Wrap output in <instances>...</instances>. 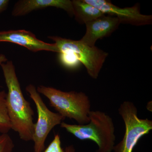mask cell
<instances>
[{"label": "cell", "mask_w": 152, "mask_h": 152, "mask_svg": "<svg viewBox=\"0 0 152 152\" xmlns=\"http://www.w3.org/2000/svg\"><path fill=\"white\" fill-rule=\"evenodd\" d=\"M26 91L35 104L38 119L34 124L32 141L34 152H43L45 143L49 133L57 125L61 124L65 118L58 113L50 110L44 103L34 85H28Z\"/></svg>", "instance_id": "obj_6"}, {"label": "cell", "mask_w": 152, "mask_h": 152, "mask_svg": "<svg viewBox=\"0 0 152 152\" xmlns=\"http://www.w3.org/2000/svg\"><path fill=\"white\" fill-rule=\"evenodd\" d=\"M55 42L60 53L67 54L75 57L86 69L89 75L97 79L108 53L97 47H90L80 40H74L57 36H49Z\"/></svg>", "instance_id": "obj_4"}, {"label": "cell", "mask_w": 152, "mask_h": 152, "mask_svg": "<svg viewBox=\"0 0 152 152\" xmlns=\"http://www.w3.org/2000/svg\"><path fill=\"white\" fill-rule=\"evenodd\" d=\"M90 122L86 125L61 124V127L80 140H90L98 145L96 152H112L115 146V136L113 120L104 112L91 111Z\"/></svg>", "instance_id": "obj_2"}, {"label": "cell", "mask_w": 152, "mask_h": 152, "mask_svg": "<svg viewBox=\"0 0 152 152\" xmlns=\"http://www.w3.org/2000/svg\"><path fill=\"white\" fill-rule=\"evenodd\" d=\"M118 112L124 122L125 134L121 141L114 147L113 151L115 152H132L139 140L152 129V121L140 118L136 106L129 101L121 104Z\"/></svg>", "instance_id": "obj_5"}, {"label": "cell", "mask_w": 152, "mask_h": 152, "mask_svg": "<svg viewBox=\"0 0 152 152\" xmlns=\"http://www.w3.org/2000/svg\"><path fill=\"white\" fill-rule=\"evenodd\" d=\"M64 151L65 152H76L75 149L73 145H70L66 147Z\"/></svg>", "instance_id": "obj_17"}, {"label": "cell", "mask_w": 152, "mask_h": 152, "mask_svg": "<svg viewBox=\"0 0 152 152\" xmlns=\"http://www.w3.org/2000/svg\"><path fill=\"white\" fill-rule=\"evenodd\" d=\"M75 20L80 24H85L105 15L85 0L72 1Z\"/></svg>", "instance_id": "obj_11"}, {"label": "cell", "mask_w": 152, "mask_h": 152, "mask_svg": "<svg viewBox=\"0 0 152 152\" xmlns=\"http://www.w3.org/2000/svg\"><path fill=\"white\" fill-rule=\"evenodd\" d=\"M120 24L116 17L104 15L86 24V34L80 40L89 46L94 47L98 39L110 36Z\"/></svg>", "instance_id": "obj_9"}, {"label": "cell", "mask_w": 152, "mask_h": 152, "mask_svg": "<svg viewBox=\"0 0 152 152\" xmlns=\"http://www.w3.org/2000/svg\"><path fill=\"white\" fill-rule=\"evenodd\" d=\"M7 93L0 91V134H8L12 129V125L9 118L7 104Z\"/></svg>", "instance_id": "obj_12"}, {"label": "cell", "mask_w": 152, "mask_h": 152, "mask_svg": "<svg viewBox=\"0 0 152 152\" xmlns=\"http://www.w3.org/2000/svg\"><path fill=\"white\" fill-rule=\"evenodd\" d=\"M9 1L8 0H0V14L7 9Z\"/></svg>", "instance_id": "obj_16"}, {"label": "cell", "mask_w": 152, "mask_h": 152, "mask_svg": "<svg viewBox=\"0 0 152 152\" xmlns=\"http://www.w3.org/2000/svg\"><path fill=\"white\" fill-rule=\"evenodd\" d=\"M88 4L94 6L105 15L116 17L121 23L128 24L134 26H143L151 24L152 16L142 14L140 5L137 3L129 7H119L106 0H85Z\"/></svg>", "instance_id": "obj_7"}, {"label": "cell", "mask_w": 152, "mask_h": 152, "mask_svg": "<svg viewBox=\"0 0 152 152\" xmlns=\"http://www.w3.org/2000/svg\"><path fill=\"white\" fill-rule=\"evenodd\" d=\"M37 90L48 99L50 106L65 118L75 120L79 125L89 123L91 102L85 93L64 92L43 86H39Z\"/></svg>", "instance_id": "obj_3"}, {"label": "cell", "mask_w": 152, "mask_h": 152, "mask_svg": "<svg viewBox=\"0 0 152 152\" xmlns=\"http://www.w3.org/2000/svg\"><path fill=\"white\" fill-rule=\"evenodd\" d=\"M7 61V58L5 55L0 54V65Z\"/></svg>", "instance_id": "obj_18"}, {"label": "cell", "mask_w": 152, "mask_h": 152, "mask_svg": "<svg viewBox=\"0 0 152 152\" xmlns=\"http://www.w3.org/2000/svg\"><path fill=\"white\" fill-rule=\"evenodd\" d=\"M15 145L8 134H0V152H12Z\"/></svg>", "instance_id": "obj_13"}, {"label": "cell", "mask_w": 152, "mask_h": 152, "mask_svg": "<svg viewBox=\"0 0 152 152\" xmlns=\"http://www.w3.org/2000/svg\"><path fill=\"white\" fill-rule=\"evenodd\" d=\"M43 152H65L61 146V137L58 134L55 135L53 140Z\"/></svg>", "instance_id": "obj_14"}, {"label": "cell", "mask_w": 152, "mask_h": 152, "mask_svg": "<svg viewBox=\"0 0 152 152\" xmlns=\"http://www.w3.org/2000/svg\"><path fill=\"white\" fill-rule=\"evenodd\" d=\"M54 7L65 11L73 16L74 11L72 1L70 0H20L14 6L12 15L15 17L27 15L33 11Z\"/></svg>", "instance_id": "obj_10"}, {"label": "cell", "mask_w": 152, "mask_h": 152, "mask_svg": "<svg viewBox=\"0 0 152 152\" xmlns=\"http://www.w3.org/2000/svg\"><path fill=\"white\" fill-rule=\"evenodd\" d=\"M60 59L63 64L68 68H76L80 63L75 57L67 54L61 53Z\"/></svg>", "instance_id": "obj_15"}, {"label": "cell", "mask_w": 152, "mask_h": 152, "mask_svg": "<svg viewBox=\"0 0 152 152\" xmlns=\"http://www.w3.org/2000/svg\"><path fill=\"white\" fill-rule=\"evenodd\" d=\"M3 42L18 44L32 52L47 51L59 53L55 43L45 42L37 39L32 33L25 30L0 31V42Z\"/></svg>", "instance_id": "obj_8"}, {"label": "cell", "mask_w": 152, "mask_h": 152, "mask_svg": "<svg viewBox=\"0 0 152 152\" xmlns=\"http://www.w3.org/2000/svg\"><path fill=\"white\" fill-rule=\"evenodd\" d=\"M8 89L6 104L12 129L26 142L32 141L34 112L29 102L25 99L12 61L0 65Z\"/></svg>", "instance_id": "obj_1"}]
</instances>
